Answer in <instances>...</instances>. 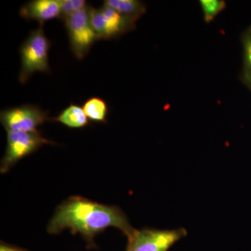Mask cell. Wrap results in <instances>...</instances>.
<instances>
[{
  "label": "cell",
  "mask_w": 251,
  "mask_h": 251,
  "mask_svg": "<svg viewBox=\"0 0 251 251\" xmlns=\"http://www.w3.org/2000/svg\"><path fill=\"white\" fill-rule=\"evenodd\" d=\"M103 4L110 6L134 22L146 12L145 4L138 0H105Z\"/></svg>",
  "instance_id": "obj_9"
},
{
  "label": "cell",
  "mask_w": 251,
  "mask_h": 251,
  "mask_svg": "<svg viewBox=\"0 0 251 251\" xmlns=\"http://www.w3.org/2000/svg\"><path fill=\"white\" fill-rule=\"evenodd\" d=\"M90 7L87 6L64 20L71 50L78 59H83L99 40L91 23Z\"/></svg>",
  "instance_id": "obj_3"
},
{
  "label": "cell",
  "mask_w": 251,
  "mask_h": 251,
  "mask_svg": "<svg viewBox=\"0 0 251 251\" xmlns=\"http://www.w3.org/2000/svg\"><path fill=\"white\" fill-rule=\"evenodd\" d=\"M186 235L184 228L135 229L128 237L126 251H168Z\"/></svg>",
  "instance_id": "obj_4"
},
{
  "label": "cell",
  "mask_w": 251,
  "mask_h": 251,
  "mask_svg": "<svg viewBox=\"0 0 251 251\" xmlns=\"http://www.w3.org/2000/svg\"><path fill=\"white\" fill-rule=\"evenodd\" d=\"M7 132V146L1 163V173L9 171L15 163L36 151L45 144H52L39 130L32 132Z\"/></svg>",
  "instance_id": "obj_6"
},
{
  "label": "cell",
  "mask_w": 251,
  "mask_h": 251,
  "mask_svg": "<svg viewBox=\"0 0 251 251\" xmlns=\"http://www.w3.org/2000/svg\"><path fill=\"white\" fill-rule=\"evenodd\" d=\"M60 4L61 14L59 19H67L74 13L85 9L87 6V1L85 0H59Z\"/></svg>",
  "instance_id": "obj_13"
},
{
  "label": "cell",
  "mask_w": 251,
  "mask_h": 251,
  "mask_svg": "<svg viewBox=\"0 0 251 251\" xmlns=\"http://www.w3.org/2000/svg\"><path fill=\"white\" fill-rule=\"evenodd\" d=\"M0 251H26L22 249H16V248L9 247V246L1 244L0 247Z\"/></svg>",
  "instance_id": "obj_15"
},
{
  "label": "cell",
  "mask_w": 251,
  "mask_h": 251,
  "mask_svg": "<svg viewBox=\"0 0 251 251\" xmlns=\"http://www.w3.org/2000/svg\"><path fill=\"white\" fill-rule=\"evenodd\" d=\"M244 46V77L245 80L251 87V29L248 30L244 36L243 40Z\"/></svg>",
  "instance_id": "obj_14"
},
{
  "label": "cell",
  "mask_w": 251,
  "mask_h": 251,
  "mask_svg": "<svg viewBox=\"0 0 251 251\" xmlns=\"http://www.w3.org/2000/svg\"><path fill=\"white\" fill-rule=\"evenodd\" d=\"M91 23L99 40L115 39L133 30L135 22L120 14L110 6L90 7Z\"/></svg>",
  "instance_id": "obj_5"
},
{
  "label": "cell",
  "mask_w": 251,
  "mask_h": 251,
  "mask_svg": "<svg viewBox=\"0 0 251 251\" xmlns=\"http://www.w3.org/2000/svg\"><path fill=\"white\" fill-rule=\"evenodd\" d=\"M84 111L89 120L94 122H105L108 113L106 102L99 97H91L84 103Z\"/></svg>",
  "instance_id": "obj_11"
},
{
  "label": "cell",
  "mask_w": 251,
  "mask_h": 251,
  "mask_svg": "<svg viewBox=\"0 0 251 251\" xmlns=\"http://www.w3.org/2000/svg\"><path fill=\"white\" fill-rule=\"evenodd\" d=\"M50 41L44 33L42 25L29 33L20 48L21 67L19 81L25 84L36 72L50 73L49 50Z\"/></svg>",
  "instance_id": "obj_2"
},
{
  "label": "cell",
  "mask_w": 251,
  "mask_h": 251,
  "mask_svg": "<svg viewBox=\"0 0 251 251\" xmlns=\"http://www.w3.org/2000/svg\"><path fill=\"white\" fill-rule=\"evenodd\" d=\"M200 3L206 23L211 22L226 6L223 0H201Z\"/></svg>",
  "instance_id": "obj_12"
},
{
  "label": "cell",
  "mask_w": 251,
  "mask_h": 251,
  "mask_svg": "<svg viewBox=\"0 0 251 251\" xmlns=\"http://www.w3.org/2000/svg\"><path fill=\"white\" fill-rule=\"evenodd\" d=\"M52 120L72 128H82L89 125V119L83 108L74 103L64 109L58 116Z\"/></svg>",
  "instance_id": "obj_10"
},
{
  "label": "cell",
  "mask_w": 251,
  "mask_h": 251,
  "mask_svg": "<svg viewBox=\"0 0 251 251\" xmlns=\"http://www.w3.org/2000/svg\"><path fill=\"white\" fill-rule=\"evenodd\" d=\"M49 120L47 112L30 104L6 109L0 114L1 125L6 131H36Z\"/></svg>",
  "instance_id": "obj_7"
},
{
  "label": "cell",
  "mask_w": 251,
  "mask_h": 251,
  "mask_svg": "<svg viewBox=\"0 0 251 251\" xmlns=\"http://www.w3.org/2000/svg\"><path fill=\"white\" fill-rule=\"evenodd\" d=\"M110 227L120 229L127 238L135 230L125 213L116 206L74 197L58 206L48 226V232L57 234L69 229L92 242L96 234Z\"/></svg>",
  "instance_id": "obj_1"
},
{
  "label": "cell",
  "mask_w": 251,
  "mask_h": 251,
  "mask_svg": "<svg viewBox=\"0 0 251 251\" xmlns=\"http://www.w3.org/2000/svg\"><path fill=\"white\" fill-rule=\"evenodd\" d=\"M59 0H32L21 7L20 15L26 20L44 25L46 21L60 17Z\"/></svg>",
  "instance_id": "obj_8"
}]
</instances>
